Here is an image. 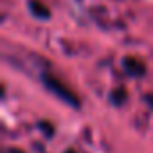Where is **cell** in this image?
I'll list each match as a JSON object with an SVG mask.
<instances>
[{
	"label": "cell",
	"instance_id": "cell-1",
	"mask_svg": "<svg viewBox=\"0 0 153 153\" xmlns=\"http://www.w3.org/2000/svg\"><path fill=\"white\" fill-rule=\"evenodd\" d=\"M43 79H45V85H47V87H49V88H51L54 94H58V96H59L63 101H67L68 105L78 106V97H76V96H74V94H72V92L67 88V87H63V85H61L58 79L51 78V76H45Z\"/></svg>",
	"mask_w": 153,
	"mask_h": 153
},
{
	"label": "cell",
	"instance_id": "cell-2",
	"mask_svg": "<svg viewBox=\"0 0 153 153\" xmlns=\"http://www.w3.org/2000/svg\"><path fill=\"white\" fill-rule=\"evenodd\" d=\"M29 7H31V11H33V15H36V16H40V18H47L49 16V9H47V6L45 4H42L40 0H29Z\"/></svg>",
	"mask_w": 153,
	"mask_h": 153
},
{
	"label": "cell",
	"instance_id": "cell-3",
	"mask_svg": "<svg viewBox=\"0 0 153 153\" xmlns=\"http://www.w3.org/2000/svg\"><path fill=\"white\" fill-rule=\"evenodd\" d=\"M124 65H126V68L130 70V72H133V74H140L144 68H142V65L140 63H137L135 59H124Z\"/></svg>",
	"mask_w": 153,
	"mask_h": 153
}]
</instances>
